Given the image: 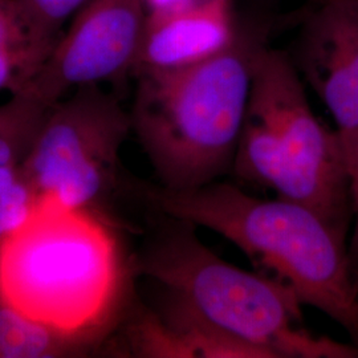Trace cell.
I'll list each match as a JSON object with an SVG mask.
<instances>
[{"label":"cell","mask_w":358,"mask_h":358,"mask_svg":"<svg viewBox=\"0 0 358 358\" xmlns=\"http://www.w3.org/2000/svg\"><path fill=\"white\" fill-rule=\"evenodd\" d=\"M87 348L0 300V358L69 357Z\"/></svg>","instance_id":"obj_11"},{"label":"cell","mask_w":358,"mask_h":358,"mask_svg":"<svg viewBox=\"0 0 358 358\" xmlns=\"http://www.w3.org/2000/svg\"><path fill=\"white\" fill-rule=\"evenodd\" d=\"M88 0H15L17 13L35 48L45 59L65 24Z\"/></svg>","instance_id":"obj_14"},{"label":"cell","mask_w":358,"mask_h":358,"mask_svg":"<svg viewBox=\"0 0 358 358\" xmlns=\"http://www.w3.org/2000/svg\"><path fill=\"white\" fill-rule=\"evenodd\" d=\"M48 108L27 93L0 103V164L24 162Z\"/></svg>","instance_id":"obj_13"},{"label":"cell","mask_w":358,"mask_h":358,"mask_svg":"<svg viewBox=\"0 0 358 358\" xmlns=\"http://www.w3.org/2000/svg\"><path fill=\"white\" fill-rule=\"evenodd\" d=\"M241 34L232 8H186L150 13L133 76L196 64L229 50Z\"/></svg>","instance_id":"obj_9"},{"label":"cell","mask_w":358,"mask_h":358,"mask_svg":"<svg viewBox=\"0 0 358 358\" xmlns=\"http://www.w3.org/2000/svg\"><path fill=\"white\" fill-rule=\"evenodd\" d=\"M43 63L15 0H0V92H23Z\"/></svg>","instance_id":"obj_12"},{"label":"cell","mask_w":358,"mask_h":358,"mask_svg":"<svg viewBox=\"0 0 358 358\" xmlns=\"http://www.w3.org/2000/svg\"><path fill=\"white\" fill-rule=\"evenodd\" d=\"M129 268L105 213L41 196L0 242V300L90 346L118 320Z\"/></svg>","instance_id":"obj_1"},{"label":"cell","mask_w":358,"mask_h":358,"mask_svg":"<svg viewBox=\"0 0 358 358\" xmlns=\"http://www.w3.org/2000/svg\"><path fill=\"white\" fill-rule=\"evenodd\" d=\"M38 199L20 165L0 164V242L26 222Z\"/></svg>","instance_id":"obj_15"},{"label":"cell","mask_w":358,"mask_h":358,"mask_svg":"<svg viewBox=\"0 0 358 358\" xmlns=\"http://www.w3.org/2000/svg\"><path fill=\"white\" fill-rule=\"evenodd\" d=\"M130 131V113L115 94L97 84L84 85L47 109L20 166L40 198L105 213Z\"/></svg>","instance_id":"obj_6"},{"label":"cell","mask_w":358,"mask_h":358,"mask_svg":"<svg viewBox=\"0 0 358 358\" xmlns=\"http://www.w3.org/2000/svg\"><path fill=\"white\" fill-rule=\"evenodd\" d=\"M173 222L136 266L161 285L162 294L268 358H358L355 344L308 332L303 304L287 285L232 266L196 238L195 226Z\"/></svg>","instance_id":"obj_5"},{"label":"cell","mask_w":358,"mask_h":358,"mask_svg":"<svg viewBox=\"0 0 358 358\" xmlns=\"http://www.w3.org/2000/svg\"><path fill=\"white\" fill-rule=\"evenodd\" d=\"M146 13H166L186 8H232V0H143Z\"/></svg>","instance_id":"obj_17"},{"label":"cell","mask_w":358,"mask_h":358,"mask_svg":"<svg viewBox=\"0 0 358 358\" xmlns=\"http://www.w3.org/2000/svg\"><path fill=\"white\" fill-rule=\"evenodd\" d=\"M345 154L346 169L349 176L350 203H352V238L349 257L358 280V129L349 134H338Z\"/></svg>","instance_id":"obj_16"},{"label":"cell","mask_w":358,"mask_h":358,"mask_svg":"<svg viewBox=\"0 0 358 358\" xmlns=\"http://www.w3.org/2000/svg\"><path fill=\"white\" fill-rule=\"evenodd\" d=\"M133 356L148 358H268L203 320L192 309L162 294L157 310H142L130 322Z\"/></svg>","instance_id":"obj_10"},{"label":"cell","mask_w":358,"mask_h":358,"mask_svg":"<svg viewBox=\"0 0 358 358\" xmlns=\"http://www.w3.org/2000/svg\"><path fill=\"white\" fill-rule=\"evenodd\" d=\"M165 215L205 227L230 241L260 272L336 321L358 346V280L346 236L306 206L262 199L231 183L192 192H150Z\"/></svg>","instance_id":"obj_2"},{"label":"cell","mask_w":358,"mask_h":358,"mask_svg":"<svg viewBox=\"0 0 358 358\" xmlns=\"http://www.w3.org/2000/svg\"><path fill=\"white\" fill-rule=\"evenodd\" d=\"M338 134L358 129V0H319L291 56Z\"/></svg>","instance_id":"obj_8"},{"label":"cell","mask_w":358,"mask_h":358,"mask_svg":"<svg viewBox=\"0 0 358 358\" xmlns=\"http://www.w3.org/2000/svg\"><path fill=\"white\" fill-rule=\"evenodd\" d=\"M232 173L306 206L348 238L352 203L341 138L312 110L288 53L256 50Z\"/></svg>","instance_id":"obj_4"},{"label":"cell","mask_w":358,"mask_h":358,"mask_svg":"<svg viewBox=\"0 0 358 358\" xmlns=\"http://www.w3.org/2000/svg\"><path fill=\"white\" fill-rule=\"evenodd\" d=\"M146 17L143 0H88L20 93L51 106L80 87L133 75Z\"/></svg>","instance_id":"obj_7"},{"label":"cell","mask_w":358,"mask_h":358,"mask_svg":"<svg viewBox=\"0 0 358 358\" xmlns=\"http://www.w3.org/2000/svg\"><path fill=\"white\" fill-rule=\"evenodd\" d=\"M260 44L244 35L196 64L137 73L131 117L169 192H192L232 173Z\"/></svg>","instance_id":"obj_3"}]
</instances>
